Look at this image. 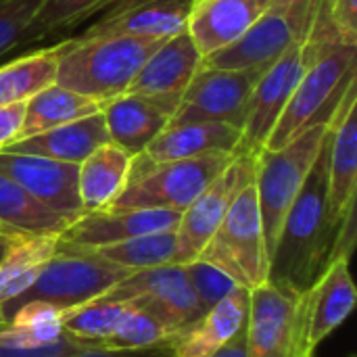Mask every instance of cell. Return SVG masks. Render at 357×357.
<instances>
[{"label": "cell", "instance_id": "cell-2", "mask_svg": "<svg viewBox=\"0 0 357 357\" xmlns=\"http://www.w3.org/2000/svg\"><path fill=\"white\" fill-rule=\"evenodd\" d=\"M138 36H77L59 42L56 84L98 102L128 92L144 61L163 44Z\"/></svg>", "mask_w": 357, "mask_h": 357}, {"label": "cell", "instance_id": "cell-12", "mask_svg": "<svg viewBox=\"0 0 357 357\" xmlns=\"http://www.w3.org/2000/svg\"><path fill=\"white\" fill-rule=\"evenodd\" d=\"M255 178V157L236 155L230 165L182 211L176 226V257L174 264L195 261L218 226L222 224L226 211L230 209L234 197Z\"/></svg>", "mask_w": 357, "mask_h": 357}, {"label": "cell", "instance_id": "cell-32", "mask_svg": "<svg viewBox=\"0 0 357 357\" xmlns=\"http://www.w3.org/2000/svg\"><path fill=\"white\" fill-rule=\"evenodd\" d=\"M128 303L96 297L79 307H73L63 318V331L79 341L102 349V341L111 337L128 312Z\"/></svg>", "mask_w": 357, "mask_h": 357}, {"label": "cell", "instance_id": "cell-20", "mask_svg": "<svg viewBox=\"0 0 357 357\" xmlns=\"http://www.w3.org/2000/svg\"><path fill=\"white\" fill-rule=\"evenodd\" d=\"M251 291L236 287L226 299L205 312L188 328L172 341V357H211L238 331L245 328L249 316Z\"/></svg>", "mask_w": 357, "mask_h": 357}, {"label": "cell", "instance_id": "cell-3", "mask_svg": "<svg viewBox=\"0 0 357 357\" xmlns=\"http://www.w3.org/2000/svg\"><path fill=\"white\" fill-rule=\"evenodd\" d=\"M314 44L316 54L268 138L270 151L289 144L314 126L331 123L349 84L356 82V46L339 40Z\"/></svg>", "mask_w": 357, "mask_h": 357}, {"label": "cell", "instance_id": "cell-41", "mask_svg": "<svg viewBox=\"0 0 357 357\" xmlns=\"http://www.w3.org/2000/svg\"><path fill=\"white\" fill-rule=\"evenodd\" d=\"M211 357H247V324Z\"/></svg>", "mask_w": 357, "mask_h": 357}, {"label": "cell", "instance_id": "cell-25", "mask_svg": "<svg viewBox=\"0 0 357 357\" xmlns=\"http://www.w3.org/2000/svg\"><path fill=\"white\" fill-rule=\"evenodd\" d=\"M134 157L121 146L107 142L77 165V190L84 213L113 205L130 180Z\"/></svg>", "mask_w": 357, "mask_h": 357}, {"label": "cell", "instance_id": "cell-27", "mask_svg": "<svg viewBox=\"0 0 357 357\" xmlns=\"http://www.w3.org/2000/svg\"><path fill=\"white\" fill-rule=\"evenodd\" d=\"M100 111H102V102L90 96L77 94L59 84H52L40 90L36 96H31L25 102V119H23L21 138L48 132L52 128L96 115Z\"/></svg>", "mask_w": 357, "mask_h": 357}, {"label": "cell", "instance_id": "cell-33", "mask_svg": "<svg viewBox=\"0 0 357 357\" xmlns=\"http://www.w3.org/2000/svg\"><path fill=\"white\" fill-rule=\"evenodd\" d=\"M113 0H42L27 31L23 44L40 42L54 31L69 29L75 23L102 13Z\"/></svg>", "mask_w": 357, "mask_h": 357}, {"label": "cell", "instance_id": "cell-40", "mask_svg": "<svg viewBox=\"0 0 357 357\" xmlns=\"http://www.w3.org/2000/svg\"><path fill=\"white\" fill-rule=\"evenodd\" d=\"M169 345H157L149 349H98L94 347V349H86L82 354L69 357H172Z\"/></svg>", "mask_w": 357, "mask_h": 357}, {"label": "cell", "instance_id": "cell-14", "mask_svg": "<svg viewBox=\"0 0 357 357\" xmlns=\"http://www.w3.org/2000/svg\"><path fill=\"white\" fill-rule=\"evenodd\" d=\"M178 211L169 209H102L79 215L59 236V245L67 249L94 251L98 247L123 243L136 236L176 230Z\"/></svg>", "mask_w": 357, "mask_h": 357}, {"label": "cell", "instance_id": "cell-29", "mask_svg": "<svg viewBox=\"0 0 357 357\" xmlns=\"http://www.w3.org/2000/svg\"><path fill=\"white\" fill-rule=\"evenodd\" d=\"M61 46L33 50L0 65V105L27 102L40 90L56 84Z\"/></svg>", "mask_w": 357, "mask_h": 357}, {"label": "cell", "instance_id": "cell-5", "mask_svg": "<svg viewBox=\"0 0 357 357\" xmlns=\"http://www.w3.org/2000/svg\"><path fill=\"white\" fill-rule=\"evenodd\" d=\"M331 132V123H320L293 138L289 144L255 155V190L264 222L268 255L276 247L282 222L297 199L307 174L312 172L320 149Z\"/></svg>", "mask_w": 357, "mask_h": 357}, {"label": "cell", "instance_id": "cell-11", "mask_svg": "<svg viewBox=\"0 0 357 357\" xmlns=\"http://www.w3.org/2000/svg\"><path fill=\"white\" fill-rule=\"evenodd\" d=\"M316 54V44L310 40L297 42L280 61L266 69L251 94L249 113L241 130L238 155L255 157L268 144L278 119L282 117L299 79Z\"/></svg>", "mask_w": 357, "mask_h": 357}, {"label": "cell", "instance_id": "cell-8", "mask_svg": "<svg viewBox=\"0 0 357 357\" xmlns=\"http://www.w3.org/2000/svg\"><path fill=\"white\" fill-rule=\"evenodd\" d=\"M247 357H314L305 345L303 295L270 280L251 291Z\"/></svg>", "mask_w": 357, "mask_h": 357}, {"label": "cell", "instance_id": "cell-35", "mask_svg": "<svg viewBox=\"0 0 357 357\" xmlns=\"http://www.w3.org/2000/svg\"><path fill=\"white\" fill-rule=\"evenodd\" d=\"M186 268V276L190 280V287L195 291L201 316L205 312H209L213 305H218L222 299H226L238 284L226 276L222 270H218L215 266L203 261V259H195L190 264H184Z\"/></svg>", "mask_w": 357, "mask_h": 357}, {"label": "cell", "instance_id": "cell-37", "mask_svg": "<svg viewBox=\"0 0 357 357\" xmlns=\"http://www.w3.org/2000/svg\"><path fill=\"white\" fill-rule=\"evenodd\" d=\"M276 4L293 21L301 40H307L310 33L320 27H324L326 31H333L328 17H326L328 0H276Z\"/></svg>", "mask_w": 357, "mask_h": 357}, {"label": "cell", "instance_id": "cell-4", "mask_svg": "<svg viewBox=\"0 0 357 357\" xmlns=\"http://www.w3.org/2000/svg\"><path fill=\"white\" fill-rule=\"evenodd\" d=\"M234 157L230 153H211L149 163L136 155L128 184L109 209H169L182 213Z\"/></svg>", "mask_w": 357, "mask_h": 357}, {"label": "cell", "instance_id": "cell-13", "mask_svg": "<svg viewBox=\"0 0 357 357\" xmlns=\"http://www.w3.org/2000/svg\"><path fill=\"white\" fill-rule=\"evenodd\" d=\"M201 65L203 54L197 50L195 42L184 29L167 38L144 61L128 92L151 100L172 117Z\"/></svg>", "mask_w": 357, "mask_h": 357}, {"label": "cell", "instance_id": "cell-7", "mask_svg": "<svg viewBox=\"0 0 357 357\" xmlns=\"http://www.w3.org/2000/svg\"><path fill=\"white\" fill-rule=\"evenodd\" d=\"M128 274L132 272L98 257L94 251L67 249L59 245L56 255L44 266L36 282L19 297L4 303L2 312L6 322L15 310L27 301H46L69 312L105 295Z\"/></svg>", "mask_w": 357, "mask_h": 357}, {"label": "cell", "instance_id": "cell-22", "mask_svg": "<svg viewBox=\"0 0 357 357\" xmlns=\"http://www.w3.org/2000/svg\"><path fill=\"white\" fill-rule=\"evenodd\" d=\"M100 113L109 140L128 151L132 157L144 153L169 123V115L163 109L130 92L105 102Z\"/></svg>", "mask_w": 357, "mask_h": 357}, {"label": "cell", "instance_id": "cell-16", "mask_svg": "<svg viewBox=\"0 0 357 357\" xmlns=\"http://www.w3.org/2000/svg\"><path fill=\"white\" fill-rule=\"evenodd\" d=\"M0 174L15 180L40 203L75 222L84 215L77 190V165L23 153H0Z\"/></svg>", "mask_w": 357, "mask_h": 357}, {"label": "cell", "instance_id": "cell-9", "mask_svg": "<svg viewBox=\"0 0 357 357\" xmlns=\"http://www.w3.org/2000/svg\"><path fill=\"white\" fill-rule=\"evenodd\" d=\"M100 297L123 301L146 312L174 335L182 333L201 318V310L186 276V268L180 264L132 272Z\"/></svg>", "mask_w": 357, "mask_h": 357}, {"label": "cell", "instance_id": "cell-6", "mask_svg": "<svg viewBox=\"0 0 357 357\" xmlns=\"http://www.w3.org/2000/svg\"><path fill=\"white\" fill-rule=\"evenodd\" d=\"M197 259L215 266L238 287L249 291L268 282L270 255L255 182H249L234 197L222 224Z\"/></svg>", "mask_w": 357, "mask_h": 357}, {"label": "cell", "instance_id": "cell-36", "mask_svg": "<svg viewBox=\"0 0 357 357\" xmlns=\"http://www.w3.org/2000/svg\"><path fill=\"white\" fill-rule=\"evenodd\" d=\"M42 0H0V56L23 44Z\"/></svg>", "mask_w": 357, "mask_h": 357}, {"label": "cell", "instance_id": "cell-38", "mask_svg": "<svg viewBox=\"0 0 357 357\" xmlns=\"http://www.w3.org/2000/svg\"><path fill=\"white\" fill-rule=\"evenodd\" d=\"M326 17L339 42L357 46V0H328Z\"/></svg>", "mask_w": 357, "mask_h": 357}, {"label": "cell", "instance_id": "cell-42", "mask_svg": "<svg viewBox=\"0 0 357 357\" xmlns=\"http://www.w3.org/2000/svg\"><path fill=\"white\" fill-rule=\"evenodd\" d=\"M23 236V234H13V232H0V261L4 259V255L8 253V249L13 247V243Z\"/></svg>", "mask_w": 357, "mask_h": 357}, {"label": "cell", "instance_id": "cell-10", "mask_svg": "<svg viewBox=\"0 0 357 357\" xmlns=\"http://www.w3.org/2000/svg\"><path fill=\"white\" fill-rule=\"evenodd\" d=\"M259 75V71H234L201 65L167 126L226 123L243 130Z\"/></svg>", "mask_w": 357, "mask_h": 357}, {"label": "cell", "instance_id": "cell-31", "mask_svg": "<svg viewBox=\"0 0 357 357\" xmlns=\"http://www.w3.org/2000/svg\"><path fill=\"white\" fill-rule=\"evenodd\" d=\"M94 253L130 272L167 266L174 264L176 257V230L144 234L123 243L98 247L94 249Z\"/></svg>", "mask_w": 357, "mask_h": 357}, {"label": "cell", "instance_id": "cell-17", "mask_svg": "<svg viewBox=\"0 0 357 357\" xmlns=\"http://www.w3.org/2000/svg\"><path fill=\"white\" fill-rule=\"evenodd\" d=\"M357 289L349 259L331 261L303 293V331L312 354L339 328L356 310Z\"/></svg>", "mask_w": 357, "mask_h": 357}, {"label": "cell", "instance_id": "cell-15", "mask_svg": "<svg viewBox=\"0 0 357 357\" xmlns=\"http://www.w3.org/2000/svg\"><path fill=\"white\" fill-rule=\"evenodd\" d=\"M297 42H303L287 17V13L274 2L241 38L222 50L203 59L205 67L234 69V71H259L264 73L276 61H280Z\"/></svg>", "mask_w": 357, "mask_h": 357}, {"label": "cell", "instance_id": "cell-39", "mask_svg": "<svg viewBox=\"0 0 357 357\" xmlns=\"http://www.w3.org/2000/svg\"><path fill=\"white\" fill-rule=\"evenodd\" d=\"M25 119V102L0 105V153L21 138Z\"/></svg>", "mask_w": 357, "mask_h": 357}, {"label": "cell", "instance_id": "cell-23", "mask_svg": "<svg viewBox=\"0 0 357 357\" xmlns=\"http://www.w3.org/2000/svg\"><path fill=\"white\" fill-rule=\"evenodd\" d=\"M107 142H111V140L107 134L102 113H96V115L52 128L48 132L36 134L29 138H21L4 151L36 155V157H46V159L79 165L90 153H94L98 146H102Z\"/></svg>", "mask_w": 357, "mask_h": 357}, {"label": "cell", "instance_id": "cell-24", "mask_svg": "<svg viewBox=\"0 0 357 357\" xmlns=\"http://www.w3.org/2000/svg\"><path fill=\"white\" fill-rule=\"evenodd\" d=\"M188 6L190 0H169L132 6L115 15H100L82 36H138L167 40L186 29Z\"/></svg>", "mask_w": 357, "mask_h": 357}, {"label": "cell", "instance_id": "cell-43", "mask_svg": "<svg viewBox=\"0 0 357 357\" xmlns=\"http://www.w3.org/2000/svg\"><path fill=\"white\" fill-rule=\"evenodd\" d=\"M6 326V318H4V312H2V305H0V328Z\"/></svg>", "mask_w": 357, "mask_h": 357}, {"label": "cell", "instance_id": "cell-44", "mask_svg": "<svg viewBox=\"0 0 357 357\" xmlns=\"http://www.w3.org/2000/svg\"><path fill=\"white\" fill-rule=\"evenodd\" d=\"M0 232H4V230H2V228H0Z\"/></svg>", "mask_w": 357, "mask_h": 357}, {"label": "cell", "instance_id": "cell-21", "mask_svg": "<svg viewBox=\"0 0 357 357\" xmlns=\"http://www.w3.org/2000/svg\"><path fill=\"white\" fill-rule=\"evenodd\" d=\"M241 130L226 123H184L167 126L138 157L149 163L192 159L211 153L238 155Z\"/></svg>", "mask_w": 357, "mask_h": 357}, {"label": "cell", "instance_id": "cell-1", "mask_svg": "<svg viewBox=\"0 0 357 357\" xmlns=\"http://www.w3.org/2000/svg\"><path fill=\"white\" fill-rule=\"evenodd\" d=\"M328 140L293 201L270 257V282L303 295L328 264L337 228L328 218Z\"/></svg>", "mask_w": 357, "mask_h": 357}, {"label": "cell", "instance_id": "cell-30", "mask_svg": "<svg viewBox=\"0 0 357 357\" xmlns=\"http://www.w3.org/2000/svg\"><path fill=\"white\" fill-rule=\"evenodd\" d=\"M94 347L67 335L63 328H25L13 324L0 328V357H69Z\"/></svg>", "mask_w": 357, "mask_h": 357}, {"label": "cell", "instance_id": "cell-26", "mask_svg": "<svg viewBox=\"0 0 357 357\" xmlns=\"http://www.w3.org/2000/svg\"><path fill=\"white\" fill-rule=\"evenodd\" d=\"M71 220L52 211L15 180L0 174V228L23 236H61Z\"/></svg>", "mask_w": 357, "mask_h": 357}, {"label": "cell", "instance_id": "cell-45", "mask_svg": "<svg viewBox=\"0 0 357 357\" xmlns=\"http://www.w3.org/2000/svg\"><path fill=\"white\" fill-rule=\"evenodd\" d=\"M349 357H356V356H349Z\"/></svg>", "mask_w": 357, "mask_h": 357}, {"label": "cell", "instance_id": "cell-19", "mask_svg": "<svg viewBox=\"0 0 357 357\" xmlns=\"http://www.w3.org/2000/svg\"><path fill=\"white\" fill-rule=\"evenodd\" d=\"M276 0H190L186 33L205 56L241 38Z\"/></svg>", "mask_w": 357, "mask_h": 357}, {"label": "cell", "instance_id": "cell-34", "mask_svg": "<svg viewBox=\"0 0 357 357\" xmlns=\"http://www.w3.org/2000/svg\"><path fill=\"white\" fill-rule=\"evenodd\" d=\"M174 339L176 335L159 320L130 305L111 337L102 341V349H149L157 345H169Z\"/></svg>", "mask_w": 357, "mask_h": 357}, {"label": "cell", "instance_id": "cell-28", "mask_svg": "<svg viewBox=\"0 0 357 357\" xmlns=\"http://www.w3.org/2000/svg\"><path fill=\"white\" fill-rule=\"evenodd\" d=\"M56 251L59 236H19L0 261V305L27 291Z\"/></svg>", "mask_w": 357, "mask_h": 357}, {"label": "cell", "instance_id": "cell-18", "mask_svg": "<svg viewBox=\"0 0 357 357\" xmlns=\"http://www.w3.org/2000/svg\"><path fill=\"white\" fill-rule=\"evenodd\" d=\"M357 82H351L335 117L328 140V218L339 226L343 215L356 205L357 190Z\"/></svg>", "mask_w": 357, "mask_h": 357}]
</instances>
